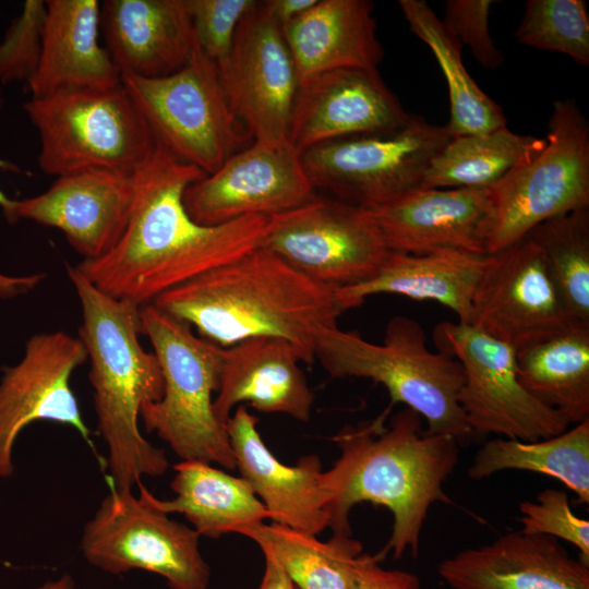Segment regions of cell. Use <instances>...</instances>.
Wrapping results in <instances>:
<instances>
[{"mask_svg":"<svg viewBox=\"0 0 589 589\" xmlns=\"http://www.w3.org/2000/svg\"><path fill=\"white\" fill-rule=\"evenodd\" d=\"M204 176L157 140L134 175L133 206L121 239L107 254L83 260L75 267L105 293L142 306L261 247L266 216H247L216 226L192 219L183 195Z\"/></svg>","mask_w":589,"mask_h":589,"instance_id":"cell-1","label":"cell"},{"mask_svg":"<svg viewBox=\"0 0 589 589\" xmlns=\"http://www.w3.org/2000/svg\"><path fill=\"white\" fill-rule=\"evenodd\" d=\"M389 406L371 421L345 426L334 441L340 456L324 471L333 534L351 536L349 514L369 502L386 507L393 516L392 532L378 552L400 558L418 555L423 525L431 506L449 503L444 484L459 455L458 441L429 433L422 418L404 408L388 424Z\"/></svg>","mask_w":589,"mask_h":589,"instance_id":"cell-2","label":"cell"},{"mask_svg":"<svg viewBox=\"0 0 589 589\" xmlns=\"http://www.w3.org/2000/svg\"><path fill=\"white\" fill-rule=\"evenodd\" d=\"M152 304L221 348L253 337L286 339L306 364L315 360L318 333L344 313L337 288L308 278L263 247L165 291Z\"/></svg>","mask_w":589,"mask_h":589,"instance_id":"cell-3","label":"cell"},{"mask_svg":"<svg viewBox=\"0 0 589 589\" xmlns=\"http://www.w3.org/2000/svg\"><path fill=\"white\" fill-rule=\"evenodd\" d=\"M81 304L79 338L91 361L97 430L107 447L111 489L132 490L143 477H158L168 467L165 452L141 433V408L158 401L164 377L154 352L144 350L137 303L118 299L94 286L75 266H67Z\"/></svg>","mask_w":589,"mask_h":589,"instance_id":"cell-4","label":"cell"},{"mask_svg":"<svg viewBox=\"0 0 589 589\" xmlns=\"http://www.w3.org/2000/svg\"><path fill=\"white\" fill-rule=\"evenodd\" d=\"M315 360L333 377L369 378L383 385L390 406L402 404L416 411L433 434L461 442L472 435L459 405L464 384L461 364L432 351L421 324L393 316L381 344L337 325L323 328L316 338Z\"/></svg>","mask_w":589,"mask_h":589,"instance_id":"cell-5","label":"cell"},{"mask_svg":"<svg viewBox=\"0 0 589 589\" xmlns=\"http://www.w3.org/2000/svg\"><path fill=\"white\" fill-rule=\"evenodd\" d=\"M142 334L149 339L164 377V394L140 411L147 432H155L181 460L236 462L225 425L216 417L224 348L196 336L191 327L148 303L140 310Z\"/></svg>","mask_w":589,"mask_h":589,"instance_id":"cell-6","label":"cell"},{"mask_svg":"<svg viewBox=\"0 0 589 589\" xmlns=\"http://www.w3.org/2000/svg\"><path fill=\"white\" fill-rule=\"evenodd\" d=\"M23 108L39 135L38 164L50 176L91 169L132 176L157 144L122 84L32 97Z\"/></svg>","mask_w":589,"mask_h":589,"instance_id":"cell-7","label":"cell"},{"mask_svg":"<svg viewBox=\"0 0 589 589\" xmlns=\"http://www.w3.org/2000/svg\"><path fill=\"white\" fill-rule=\"evenodd\" d=\"M490 190L486 254L508 248L550 218L589 207V125L574 99L554 101L543 148Z\"/></svg>","mask_w":589,"mask_h":589,"instance_id":"cell-8","label":"cell"},{"mask_svg":"<svg viewBox=\"0 0 589 589\" xmlns=\"http://www.w3.org/2000/svg\"><path fill=\"white\" fill-rule=\"evenodd\" d=\"M121 81L156 139L205 175L248 146L251 136L228 101L217 64L196 47L172 74L122 73Z\"/></svg>","mask_w":589,"mask_h":589,"instance_id":"cell-9","label":"cell"},{"mask_svg":"<svg viewBox=\"0 0 589 589\" xmlns=\"http://www.w3.org/2000/svg\"><path fill=\"white\" fill-rule=\"evenodd\" d=\"M110 492L83 527L82 555L92 566L122 575L142 569L166 579L170 589H207L211 569L200 551V534L169 517L140 481Z\"/></svg>","mask_w":589,"mask_h":589,"instance_id":"cell-10","label":"cell"},{"mask_svg":"<svg viewBox=\"0 0 589 589\" xmlns=\"http://www.w3.org/2000/svg\"><path fill=\"white\" fill-rule=\"evenodd\" d=\"M450 139L444 125L410 115L393 131L325 142L301 157L315 190L371 208L420 188L431 160Z\"/></svg>","mask_w":589,"mask_h":589,"instance_id":"cell-11","label":"cell"},{"mask_svg":"<svg viewBox=\"0 0 589 589\" xmlns=\"http://www.w3.org/2000/svg\"><path fill=\"white\" fill-rule=\"evenodd\" d=\"M437 351L461 364L459 405L473 434L533 442L558 435L568 421L532 396L517 373L516 349L470 324L442 322L433 330Z\"/></svg>","mask_w":589,"mask_h":589,"instance_id":"cell-12","label":"cell"},{"mask_svg":"<svg viewBox=\"0 0 589 589\" xmlns=\"http://www.w3.org/2000/svg\"><path fill=\"white\" fill-rule=\"evenodd\" d=\"M261 247L333 288L369 279L389 253L364 208L318 196L268 217Z\"/></svg>","mask_w":589,"mask_h":589,"instance_id":"cell-13","label":"cell"},{"mask_svg":"<svg viewBox=\"0 0 589 589\" xmlns=\"http://www.w3.org/2000/svg\"><path fill=\"white\" fill-rule=\"evenodd\" d=\"M301 153L289 142H259L191 183L184 206L193 220L216 226L247 216L271 217L314 199Z\"/></svg>","mask_w":589,"mask_h":589,"instance_id":"cell-14","label":"cell"},{"mask_svg":"<svg viewBox=\"0 0 589 589\" xmlns=\"http://www.w3.org/2000/svg\"><path fill=\"white\" fill-rule=\"evenodd\" d=\"M228 101L252 141L289 140L299 80L281 27L255 1L217 64Z\"/></svg>","mask_w":589,"mask_h":589,"instance_id":"cell-15","label":"cell"},{"mask_svg":"<svg viewBox=\"0 0 589 589\" xmlns=\"http://www.w3.org/2000/svg\"><path fill=\"white\" fill-rule=\"evenodd\" d=\"M79 337L63 332L31 336L21 360L3 369L0 378V479L15 472L14 446L22 431L36 421L74 429L89 442L77 399L71 388L73 372L87 361Z\"/></svg>","mask_w":589,"mask_h":589,"instance_id":"cell-16","label":"cell"},{"mask_svg":"<svg viewBox=\"0 0 589 589\" xmlns=\"http://www.w3.org/2000/svg\"><path fill=\"white\" fill-rule=\"evenodd\" d=\"M574 323L540 249L528 236L488 255L473 293L470 325L517 349Z\"/></svg>","mask_w":589,"mask_h":589,"instance_id":"cell-17","label":"cell"},{"mask_svg":"<svg viewBox=\"0 0 589 589\" xmlns=\"http://www.w3.org/2000/svg\"><path fill=\"white\" fill-rule=\"evenodd\" d=\"M134 175L91 169L57 177L47 191L14 200L9 223L27 219L57 228L83 260L100 257L127 229Z\"/></svg>","mask_w":589,"mask_h":589,"instance_id":"cell-18","label":"cell"},{"mask_svg":"<svg viewBox=\"0 0 589 589\" xmlns=\"http://www.w3.org/2000/svg\"><path fill=\"white\" fill-rule=\"evenodd\" d=\"M409 117L377 70L337 69L299 86L288 139L302 153L347 136L393 131Z\"/></svg>","mask_w":589,"mask_h":589,"instance_id":"cell-19","label":"cell"},{"mask_svg":"<svg viewBox=\"0 0 589 589\" xmlns=\"http://www.w3.org/2000/svg\"><path fill=\"white\" fill-rule=\"evenodd\" d=\"M490 189L416 188L364 208L389 252L459 250L486 254L483 229Z\"/></svg>","mask_w":589,"mask_h":589,"instance_id":"cell-20","label":"cell"},{"mask_svg":"<svg viewBox=\"0 0 589 589\" xmlns=\"http://www.w3.org/2000/svg\"><path fill=\"white\" fill-rule=\"evenodd\" d=\"M257 422L244 406H239L226 422L236 468L273 522L318 534L329 526L321 459L306 455L293 466L283 464L264 443Z\"/></svg>","mask_w":589,"mask_h":589,"instance_id":"cell-21","label":"cell"},{"mask_svg":"<svg viewBox=\"0 0 589 589\" xmlns=\"http://www.w3.org/2000/svg\"><path fill=\"white\" fill-rule=\"evenodd\" d=\"M437 572L452 589H589V565L557 539L521 530L465 549Z\"/></svg>","mask_w":589,"mask_h":589,"instance_id":"cell-22","label":"cell"},{"mask_svg":"<svg viewBox=\"0 0 589 589\" xmlns=\"http://www.w3.org/2000/svg\"><path fill=\"white\" fill-rule=\"evenodd\" d=\"M300 351L279 337H253L224 348L219 387L214 399L223 425L233 408L247 402L265 413H284L306 422L314 394L300 368Z\"/></svg>","mask_w":589,"mask_h":589,"instance_id":"cell-23","label":"cell"},{"mask_svg":"<svg viewBox=\"0 0 589 589\" xmlns=\"http://www.w3.org/2000/svg\"><path fill=\"white\" fill-rule=\"evenodd\" d=\"M99 26L105 48L121 74H172L195 49L185 0H105Z\"/></svg>","mask_w":589,"mask_h":589,"instance_id":"cell-24","label":"cell"},{"mask_svg":"<svg viewBox=\"0 0 589 589\" xmlns=\"http://www.w3.org/2000/svg\"><path fill=\"white\" fill-rule=\"evenodd\" d=\"M46 3L40 60L28 82L32 97L121 85L119 68L98 41L100 3L97 0Z\"/></svg>","mask_w":589,"mask_h":589,"instance_id":"cell-25","label":"cell"},{"mask_svg":"<svg viewBox=\"0 0 589 589\" xmlns=\"http://www.w3.org/2000/svg\"><path fill=\"white\" fill-rule=\"evenodd\" d=\"M368 0H317L283 29L299 86L337 69L377 70L384 58Z\"/></svg>","mask_w":589,"mask_h":589,"instance_id":"cell-26","label":"cell"},{"mask_svg":"<svg viewBox=\"0 0 589 589\" xmlns=\"http://www.w3.org/2000/svg\"><path fill=\"white\" fill-rule=\"evenodd\" d=\"M488 255L459 250L389 252L372 277L337 288L338 300L344 312L375 294L429 300L449 309L458 322L469 324L473 293Z\"/></svg>","mask_w":589,"mask_h":589,"instance_id":"cell-27","label":"cell"},{"mask_svg":"<svg viewBox=\"0 0 589 589\" xmlns=\"http://www.w3.org/2000/svg\"><path fill=\"white\" fill-rule=\"evenodd\" d=\"M170 483L175 496L154 504L166 514L179 513L200 534L218 539L264 522L268 513L243 478L200 460H180Z\"/></svg>","mask_w":589,"mask_h":589,"instance_id":"cell-28","label":"cell"},{"mask_svg":"<svg viewBox=\"0 0 589 589\" xmlns=\"http://www.w3.org/2000/svg\"><path fill=\"white\" fill-rule=\"evenodd\" d=\"M519 381L569 424L589 420V326L574 323L516 349Z\"/></svg>","mask_w":589,"mask_h":589,"instance_id":"cell-29","label":"cell"},{"mask_svg":"<svg viewBox=\"0 0 589 589\" xmlns=\"http://www.w3.org/2000/svg\"><path fill=\"white\" fill-rule=\"evenodd\" d=\"M504 470L542 473L561 481L576 496L577 504H589V420L563 433L533 442L496 437L477 452L468 477L483 480Z\"/></svg>","mask_w":589,"mask_h":589,"instance_id":"cell-30","label":"cell"},{"mask_svg":"<svg viewBox=\"0 0 589 589\" xmlns=\"http://www.w3.org/2000/svg\"><path fill=\"white\" fill-rule=\"evenodd\" d=\"M402 15L413 33L434 55L447 83L450 137L490 132L507 125L502 108L491 99L466 70L460 43L444 27L423 0H399Z\"/></svg>","mask_w":589,"mask_h":589,"instance_id":"cell-31","label":"cell"},{"mask_svg":"<svg viewBox=\"0 0 589 589\" xmlns=\"http://www.w3.org/2000/svg\"><path fill=\"white\" fill-rule=\"evenodd\" d=\"M239 534L275 560L298 589H349L363 553L362 543L351 536L333 534L321 541L276 522L245 527Z\"/></svg>","mask_w":589,"mask_h":589,"instance_id":"cell-32","label":"cell"},{"mask_svg":"<svg viewBox=\"0 0 589 589\" xmlns=\"http://www.w3.org/2000/svg\"><path fill=\"white\" fill-rule=\"evenodd\" d=\"M544 145L545 139L515 133L507 125L452 137L431 160L421 188L491 189Z\"/></svg>","mask_w":589,"mask_h":589,"instance_id":"cell-33","label":"cell"},{"mask_svg":"<svg viewBox=\"0 0 589 589\" xmlns=\"http://www.w3.org/2000/svg\"><path fill=\"white\" fill-rule=\"evenodd\" d=\"M527 236L540 249L570 320L589 326V207L550 218Z\"/></svg>","mask_w":589,"mask_h":589,"instance_id":"cell-34","label":"cell"},{"mask_svg":"<svg viewBox=\"0 0 589 589\" xmlns=\"http://www.w3.org/2000/svg\"><path fill=\"white\" fill-rule=\"evenodd\" d=\"M514 36L521 45L589 64V17L582 0H529Z\"/></svg>","mask_w":589,"mask_h":589,"instance_id":"cell-35","label":"cell"},{"mask_svg":"<svg viewBox=\"0 0 589 589\" xmlns=\"http://www.w3.org/2000/svg\"><path fill=\"white\" fill-rule=\"evenodd\" d=\"M46 17V1L23 3L0 44V83L32 80L40 60Z\"/></svg>","mask_w":589,"mask_h":589,"instance_id":"cell-36","label":"cell"},{"mask_svg":"<svg viewBox=\"0 0 589 589\" xmlns=\"http://www.w3.org/2000/svg\"><path fill=\"white\" fill-rule=\"evenodd\" d=\"M521 531L544 534L569 542L580 552L581 561L589 565V520L578 517L563 490L545 489L536 501L519 504Z\"/></svg>","mask_w":589,"mask_h":589,"instance_id":"cell-37","label":"cell"},{"mask_svg":"<svg viewBox=\"0 0 589 589\" xmlns=\"http://www.w3.org/2000/svg\"><path fill=\"white\" fill-rule=\"evenodd\" d=\"M195 47L216 64L229 55L240 21L255 0H185Z\"/></svg>","mask_w":589,"mask_h":589,"instance_id":"cell-38","label":"cell"},{"mask_svg":"<svg viewBox=\"0 0 589 589\" xmlns=\"http://www.w3.org/2000/svg\"><path fill=\"white\" fill-rule=\"evenodd\" d=\"M492 0H447L442 23L461 46L469 47L478 63L497 69L504 62L503 52L495 46L489 27Z\"/></svg>","mask_w":589,"mask_h":589,"instance_id":"cell-39","label":"cell"},{"mask_svg":"<svg viewBox=\"0 0 589 589\" xmlns=\"http://www.w3.org/2000/svg\"><path fill=\"white\" fill-rule=\"evenodd\" d=\"M382 556L362 553L349 589H421L417 575L404 570H389L380 566Z\"/></svg>","mask_w":589,"mask_h":589,"instance_id":"cell-40","label":"cell"},{"mask_svg":"<svg viewBox=\"0 0 589 589\" xmlns=\"http://www.w3.org/2000/svg\"><path fill=\"white\" fill-rule=\"evenodd\" d=\"M0 170L20 171L13 163L0 158ZM14 200L9 199L0 189V207L8 221H10L11 211ZM40 283L37 274L11 276L0 272V299L8 300L25 294L34 290Z\"/></svg>","mask_w":589,"mask_h":589,"instance_id":"cell-41","label":"cell"},{"mask_svg":"<svg viewBox=\"0 0 589 589\" xmlns=\"http://www.w3.org/2000/svg\"><path fill=\"white\" fill-rule=\"evenodd\" d=\"M316 1L317 0H266L262 1V4L272 19L284 28L312 8Z\"/></svg>","mask_w":589,"mask_h":589,"instance_id":"cell-42","label":"cell"},{"mask_svg":"<svg viewBox=\"0 0 589 589\" xmlns=\"http://www.w3.org/2000/svg\"><path fill=\"white\" fill-rule=\"evenodd\" d=\"M265 556V569L257 589H297L291 579L271 556Z\"/></svg>","mask_w":589,"mask_h":589,"instance_id":"cell-43","label":"cell"},{"mask_svg":"<svg viewBox=\"0 0 589 589\" xmlns=\"http://www.w3.org/2000/svg\"><path fill=\"white\" fill-rule=\"evenodd\" d=\"M37 589H80L74 578L68 574H62L59 578L46 581Z\"/></svg>","mask_w":589,"mask_h":589,"instance_id":"cell-44","label":"cell"},{"mask_svg":"<svg viewBox=\"0 0 589 589\" xmlns=\"http://www.w3.org/2000/svg\"><path fill=\"white\" fill-rule=\"evenodd\" d=\"M298 589V588H297Z\"/></svg>","mask_w":589,"mask_h":589,"instance_id":"cell-45","label":"cell"}]
</instances>
